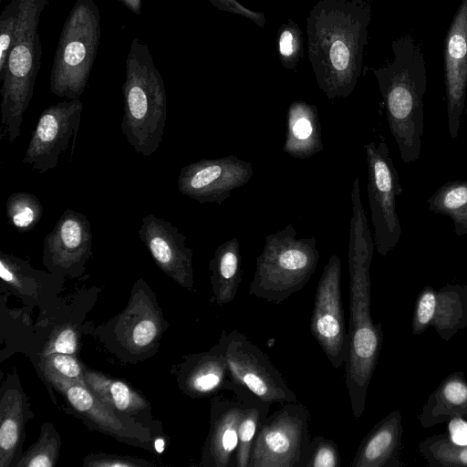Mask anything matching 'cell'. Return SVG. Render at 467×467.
I'll return each mask as SVG.
<instances>
[{"label": "cell", "instance_id": "1", "mask_svg": "<svg viewBox=\"0 0 467 467\" xmlns=\"http://www.w3.org/2000/svg\"><path fill=\"white\" fill-rule=\"evenodd\" d=\"M352 214L349 226V324L348 357L346 362V386L352 413L358 420L364 412L369 383L382 346L381 323L371 317V281L369 269L374 239L361 202L359 178L351 189Z\"/></svg>", "mask_w": 467, "mask_h": 467}, {"label": "cell", "instance_id": "2", "mask_svg": "<svg viewBox=\"0 0 467 467\" xmlns=\"http://www.w3.org/2000/svg\"><path fill=\"white\" fill-rule=\"evenodd\" d=\"M392 51V60L373 72L400 159L410 164L419 159L421 150L426 63L420 46L410 35L396 38Z\"/></svg>", "mask_w": 467, "mask_h": 467}, {"label": "cell", "instance_id": "3", "mask_svg": "<svg viewBox=\"0 0 467 467\" xmlns=\"http://www.w3.org/2000/svg\"><path fill=\"white\" fill-rule=\"evenodd\" d=\"M122 85V134L138 154L149 157L160 147L167 119V96L161 74L148 45L134 37Z\"/></svg>", "mask_w": 467, "mask_h": 467}, {"label": "cell", "instance_id": "4", "mask_svg": "<svg viewBox=\"0 0 467 467\" xmlns=\"http://www.w3.org/2000/svg\"><path fill=\"white\" fill-rule=\"evenodd\" d=\"M49 3L50 0H17L14 40L0 78L2 135L9 142L20 136L23 116L33 96L42 55L38 26Z\"/></svg>", "mask_w": 467, "mask_h": 467}, {"label": "cell", "instance_id": "5", "mask_svg": "<svg viewBox=\"0 0 467 467\" xmlns=\"http://www.w3.org/2000/svg\"><path fill=\"white\" fill-rule=\"evenodd\" d=\"M319 257L316 238H298L292 223L268 234L256 258L250 295L275 304L285 301L308 283Z\"/></svg>", "mask_w": 467, "mask_h": 467}, {"label": "cell", "instance_id": "6", "mask_svg": "<svg viewBox=\"0 0 467 467\" xmlns=\"http://www.w3.org/2000/svg\"><path fill=\"white\" fill-rule=\"evenodd\" d=\"M101 36L95 1L77 0L61 29L49 77L51 93L80 99L88 85Z\"/></svg>", "mask_w": 467, "mask_h": 467}, {"label": "cell", "instance_id": "7", "mask_svg": "<svg viewBox=\"0 0 467 467\" xmlns=\"http://www.w3.org/2000/svg\"><path fill=\"white\" fill-rule=\"evenodd\" d=\"M371 9L368 10L349 30L332 29L325 40L311 41L318 45L312 56V65L318 87L327 99L348 98L354 90L361 73L363 48L367 43Z\"/></svg>", "mask_w": 467, "mask_h": 467}, {"label": "cell", "instance_id": "8", "mask_svg": "<svg viewBox=\"0 0 467 467\" xmlns=\"http://www.w3.org/2000/svg\"><path fill=\"white\" fill-rule=\"evenodd\" d=\"M310 441L307 408L298 400L285 403L262 422L249 467H304Z\"/></svg>", "mask_w": 467, "mask_h": 467}, {"label": "cell", "instance_id": "9", "mask_svg": "<svg viewBox=\"0 0 467 467\" xmlns=\"http://www.w3.org/2000/svg\"><path fill=\"white\" fill-rule=\"evenodd\" d=\"M368 163V197L374 244L386 256L399 243L401 225L396 212V197L402 192L400 175L385 141L364 145Z\"/></svg>", "mask_w": 467, "mask_h": 467}, {"label": "cell", "instance_id": "10", "mask_svg": "<svg viewBox=\"0 0 467 467\" xmlns=\"http://www.w3.org/2000/svg\"><path fill=\"white\" fill-rule=\"evenodd\" d=\"M341 262L332 254L319 278L310 320V331L335 368L346 365L348 336L341 297Z\"/></svg>", "mask_w": 467, "mask_h": 467}, {"label": "cell", "instance_id": "11", "mask_svg": "<svg viewBox=\"0 0 467 467\" xmlns=\"http://www.w3.org/2000/svg\"><path fill=\"white\" fill-rule=\"evenodd\" d=\"M226 359L234 381L263 401L272 405L298 400L269 357L236 329L227 333Z\"/></svg>", "mask_w": 467, "mask_h": 467}, {"label": "cell", "instance_id": "12", "mask_svg": "<svg viewBox=\"0 0 467 467\" xmlns=\"http://www.w3.org/2000/svg\"><path fill=\"white\" fill-rule=\"evenodd\" d=\"M80 99L63 100L45 109L39 116L22 160L40 173L55 169L80 125Z\"/></svg>", "mask_w": 467, "mask_h": 467}, {"label": "cell", "instance_id": "13", "mask_svg": "<svg viewBox=\"0 0 467 467\" xmlns=\"http://www.w3.org/2000/svg\"><path fill=\"white\" fill-rule=\"evenodd\" d=\"M254 172L251 162L235 155L202 159L181 169L178 190L200 203L221 205L234 190L244 186Z\"/></svg>", "mask_w": 467, "mask_h": 467}, {"label": "cell", "instance_id": "14", "mask_svg": "<svg viewBox=\"0 0 467 467\" xmlns=\"http://www.w3.org/2000/svg\"><path fill=\"white\" fill-rule=\"evenodd\" d=\"M43 263L57 274L78 275L90 257V223L81 213L67 209L43 242Z\"/></svg>", "mask_w": 467, "mask_h": 467}, {"label": "cell", "instance_id": "15", "mask_svg": "<svg viewBox=\"0 0 467 467\" xmlns=\"http://www.w3.org/2000/svg\"><path fill=\"white\" fill-rule=\"evenodd\" d=\"M444 85L448 130L459 135L467 93V0H462L444 39Z\"/></svg>", "mask_w": 467, "mask_h": 467}, {"label": "cell", "instance_id": "16", "mask_svg": "<svg viewBox=\"0 0 467 467\" xmlns=\"http://www.w3.org/2000/svg\"><path fill=\"white\" fill-rule=\"evenodd\" d=\"M138 238L162 272L193 290L192 251L186 246V236L176 226L150 213L142 217Z\"/></svg>", "mask_w": 467, "mask_h": 467}, {"label": "cell", "instance_id": "17", "mask_svg": "<svg viewBox=\"0 0 467 467\" xmlns=\"http://www.w3.org/2000/svg\"><path fill=\"white\" fill-rule=\"evenodd\" d=\"M227 333L223 330L210 349L187 357L181 370L180 382L191 397H210L222 390H234L235 382L226 359Z\"/></svg>", "mask_w": 467, "mask_h": 467}, {"label": "cell", "instance_id": "18", "mask_svg": "<svg viewBox=\"0 0 467 467\" xmlns=\"http://www.w3.org/2000/svg\"><path fill=\"white\" fill-rule=\"evenodd\" d=\"M243 409L242 401L234 396L229 399L214 395L212 399L210 429L202 448L201 466L233 465L238 445V427Z\"/></svg>", "mask_w": 467, "mask_h": 467}, {"label": "cell", "instance_id": "19", "mask_svg": "<svg viewBox=\"0 0 467 467\" xmlns=\"http://www.w3.org/2000/svg\"><path fill=\"white\" fill-rule=\"evenodd\" d=\"M402 415L394 410L379 422L360 442L349 467H402Z\"/></svg>", "mask_w": 467, "mask_h": 467}, {"label": "cell", "instance_id": "20", "mask_svg": "<svg viewBox=\"0 0 467 467\" xmlns=\"http://www.w3.org/2000/svg\"><path fill=\"white\" fill-rule=\"evenodd\" d=\"M67 400L71 407L101 431L126 439L141 440L142 431L123 421L116 410L99 399L87 386L56 376H46Z\"/></svg>", "mask_w": 467, "mask_h": 467}, {"label": "cell", "instance_id": "21", "mask_svg": "<svg viewBox=\"0 0 467 467\" xmlns=\"http://www.w3.org/2000/svg\"><path fill=\"white\" fill-rule=\"evenodd\" d=\"M324 148L317 108L305 101H294L286 114V133L283 151L306 159Z\"/></svg>", "mask_w": 467, "mask_h": 467}, {"label": "cell", "instance_id": "22", "mask_svg": "<svg viewBox=\"0 0 467 467\" xmlns=\"http://www.w3.org/2000/svg\"><path fill=\"white\" fill-rule=\"evenodd\" d=\"M467 418V379L462 371L450 373L429 395L417 419L431 428L451 419Z\"/></svg>", "mask_w": 467, "mask_h": 467}, {"label": "cell", "instance_id": "23", "mask_svg": "<svg viewBox=\"0 0 467 467\" xmlns=\"http://www.w3.org/2000/svg\"><path fill=\"white\" fill-rule=\"evenodd\" d=\"M212 298L222 306L232 302L237 295L242 280L240 244L233 237L221 244L209 263Z\"/></svg>", "mask_w": 467, "mask_h": 467}, {"label": "cell", "instance_id": "24", "mask_svg": "<svg viewBox=\"0 0 467 467\" xmlns=\"http://www.w3.org/2000/svg\"><path fill=\"white\" fill-rule=\"evenodd\" d=\"M18 389H8L0 401V467L13 461L24 438L25 402Z\"/></svg>", "mask_w": 467, "mask_h": 467}, {"label": "cell", "instance_id": "25", "mask_svg": "<svg viewBox=\"0 0 467 467\" xmlns=\"http://www.w3.org/2000/svg\"><path fill=\"white\" fill-rule=\"evenodd\" d=\"M233 395L241 400L244 406L238 427V445L234 465L236 467H249L256 433L262 422L268 416L271 405L239 384L236 385Z\"/></svg>", "mask_w": 467, "mask_h": 467}, {"label": "cell", "instance_id": "26", "mask_svg": "<svg viewBox=\"0 0 467 467\" xmlns=\"http://www.w3.org/2000/svg\"><path fill=\"white\" fill-rule=\"evenodd\" d=\"M431 326L445 341H449L456 332L467 326L466 285L448 284L437 291Z\"/></svg>", "mask_w": 467, "mask_h": 467}, {"label": "cell", "instance_id": "27", "mask_svg": "<svg viewBox=\"0 0 467 467\" xmlns=\"http://www.w3.org/2000/svg\"><path fill=\"white\" fill-rule=\"evenodd\" d=\"M86 386L116 411L135 415L148 408V402L125 382L100 372L84 368Z\"/></svg>", "mask_w": 467, "mask_h": 467}, {"label": "cell", "instance_id": "28", "mask_svg": "<svg viewBox=\"0 0 467 467\" xmlns=\"http://www.w3.org/2000/svg\"><path fill=\"white\" fill-rule=\"evenodd\" d=\"M119 332L124 343L132 349H144L158 337L160 320L149 304L135 301L123 315Z\"/></svg>", "mask_w": 467, "mask_h": 467}, {"label": "cell", "instance_id": "29", "mask_svg": "<svg viewBox=\"0 0 467 467\" xmlns=\"http://www.w3.org/2000/svg\"><path fill=\"white\" fill-rule=\"evenodd\" d=\"M427 203L431 212L451 218L457 235H467V180L444 183Z\"/></svg>", "mask_w": 467, "mask_h": 467}, {"label": "cell", "instance_id": "30", "mask_svg": "<svg viewBox=\"0 0 467 467\" xmlns=\"http://www.w3.org/2000/svg\"><path fill=\"white\" fill-rule=\"evenodd\" d=\"M418 452L430 467H467V444L452 441L448 433L420 441Z\"/></svg>", "mask_w": 467, "mask_h": 467}, {"label": "cell", "instance_id": "31", "mask_svg": "<svg viewBox=\"0 0 467 467\" xmlns=\"http://www.w3.org/2000/svg\"><path fill=\"white\" fill-rule=\"evenodd\" d=\"M43 212L39 199L30 192H14L5 202L8 223L20 233L32 231L41 220Z\"/></svg>", "mask_w": 467, "mask_h": 467}, {"label": "cell", "instance_id": "32", "mask_svg": "<svg viewBox=\"0 0 467 467\" xmlns=\"http://www.w3.org/2000/svg\"><path fill=\"white\" fill-rule=\"evenodd\" d=\"M60 448L59 436L50 423H44L38 441L16 464L17 467H52L56 464Z\"/></svg>", "mask_w": 467, "mask_h": 467}, {"label": "cell", "instance_id": "33", "mask_svg": "<svg viewBox=\"0 0 467 467\" xmlns=\"http://www.w3.org/2000/svg\"><path fill=\"white\" fill-rule=\"evenodd\" d=\"M41 367L46 376H56L85 384L84 368L72 355L49 354L43 358Z\"/></svg>", "mask_w": 467, "mask_h": 467}, {"label": "cell", "instance_id": "34", "mask_svg": "<svg viewBox=\"0 0 467 467\" xmlns=\"http://www.w3.org/2000/svg\"><path fill=\"white\" fill-rule=\"evenodd\" d=\"M340 465L338 448L333 440L322 436L311 439L304 467H340Z\"/></svg>", "mask_w": 467, "mask_h": 467}, {"label": "cell", "instance_id": "35", "mask_svg": "<svg viewBox=\"0 0 467 467\" xmlns=\"http://www.w3.org/2000/svg\"><path fill=\"white\" fill-rule=\"evenodd\" d=\"M17 16V0H11L0 15V78L3 77L7 57L14 40Z\"/></svg>", "mask_w": 467, "mask_h": 467}, {"label": "cell", "instance_id": "36", "mask_svg": "<svg viewBox=\"0 0 467 467\" xmlns=\"http://www.w3.org/2000/svg\"><path fill=\"white\" fill-rule=\"evenodd\" d=\"M437 300V291L428 285L424 287L417 298L412 317V332L418 336L431 326Z\"/></svg>", "mask_w": 467, "mask_h": 467}, {"label": "cell", "instance_id": "37", "mask_svg": "<svg viewBox=\"0 0 467 467\" xmlns=\"http://www.w3.org/2000/svg\"><path fill=\"white\" fill-rule=\"evenodd\" d=\"M78 348V333L71 327L58 329L44 349V357L52 353L73 355Z\"/></svg>", "mask_w": 467, "mask_h": 467}, {"label": "cell", "instance_id": "38", "mask_svg": "<svg viewBox=\"0 0 467 467\" xmlns=\"http://www.w3.org/2000/svg\"><path fill=\"white\" fill-rule=\"evenodd\" d=\"M85 465L88 466H99V467H127V466H143L144 462H139L130 458H123L119 456L99 454L95 455L92 459L86 460Z\"/></svg>", "mask_w": 467, "mask_h": 467}, {"label": "cell", "instance_id": "39", "mask_svg": "<svg viewBox=\"0 0 467 467\" xmlns=\"http://www.w3.org/2000/svg\"><path fill=\"white\" fill-rule=\"evenodd\" d=\"M448 422V434L451 441L458 444H467V421L463 418L455 417Z\"/></svg>", "mask_w": 467, "mask_h": 467}, {"label": "cell", "instance_id": "40", "mask_svg": "<svg viewBox=\"0 0 467 467\" xmlns=\"http://www.w3.org/2000/svg\"><path fill=\"white\" fill-rule=\"evenodd\" d=\"M296 38L292 31L284 30L279 37V52L285 58L291 57L296 52Z\"/></svg>", "mask_w": 467, "mask_h": 467}, {"label": "cell", "instance_id": "41", "mask_svg": "<svg viewBox=\"0 0 467 467\" xmlns=\"http://www.w3.org/2000/svg\"><path fill=\"white\" fill-rule=\"evenodd\" d=\"M130 12L139 16L141 13V0H118Z\"/></svg>", "mask_w": 467, "mask_h": 467}, {"label": "cell", "instance_id": "42", "mask_svg": "<svg viewBox=\"0 0 467 467\" xmlns=\"http://www.w3.org/2000/svg\"><path fill=\"white\" fill-rule=\"evenodd\" d=\"M464 110H465V114H466V117H467V105L465 106Z\"/></svg>", "mask_w": 467, "mask_h": 467}]
</instances>
